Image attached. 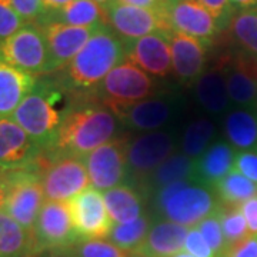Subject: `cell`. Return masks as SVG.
<instances>
[{
	"mask_svg": "<svg viewBox=\"0 0 257 257\" xmlns=\"http://www.w3.org/2000/svg\"><path fill=\"white\" fill-rule=\"evenodd\" d=\"M136 257H138V256H136Z\"/></svg>",
	"mask_w": 257,
	"mask_h": 257,
	"instance_id": "obj_52",
	"label": "cell"
},
{
	"mask_svg": "<svg viewBox=\"0 0 257 257\" xmlns=\"http://www.w3.org/2000/svg\"><path fill=\"white\" fill-rule=\"evenodd\" d=\"M173 2H176V0H156V3L160 6V8H166V6L172 5Z\"/></svg>",
	"mask_w": 257,
	"mask_h": 257,
	"instance_id": "obj_49",
	"label": "cell"
},
{
	"mask_svg": "<svg viewBox=\"0 0 257 257\" xmlns=\"http://www.w3.org/2000/svg\"><path fill=\"white\" fill-rule=\"evenodd\" d=\"M220 257H257V234H248L243 240L226 247Z\"/></svg>",
	"mask_w": 257,
	"mask_h": 257,
	"instance_id": "obj_40",
	"label": "cell"
},
{
	"mask_svg": "<svg viewBox=\"0 0 257 257\" xmlns=\"http://www.w3.org/2000/svg\"><path fill=\"white\" fill-rule=\"evenodd\" d=\"M230 100L247 104L257 97V64L247 57L237 56L223 62Z\"/></svg>",
	"mask_w": 257,
	"mask_h": 257,
	"instance_id": "obj_22",
	"label": "cell"
},
{
	"mask_svg": "<svg viewBox=\"0 0 257 257\" xmlns=\"http://www.w3.org/2000/svg\"><path fill=\"white\" fill-rule=\"evenodd\" d=\"M37 253L33 233L0 209V257H33Z\"/></svg>",
	"mask_w": 257,
	"mask_h": 257,
	"instance_id": "obj_24",
	"label": "cell"
},
{
	"mask_svg": "<svg viewBox=\"0 0 257 257\" xmlns=\"http://www.w3.org/2000/svg\"><path fill=\"white\" fill-rule=\"evenodd\" d=\"M230 145L239 150L257 149V116L248 110H234L224 121Z\"/></svg>",
	"mask_w": 257,
	"mask_h": 257,
	"instance_id": "obj_28",
	"label": "cell"
},
{
	"mask_svg": "<svg viewBox=\"0 0 257 257\" xmlns=\"http://www.w3.org/2000/svg\"><path fill=\"white\" fill-rule=\"evenodd\" d=\"M196 229L202 233L203 239L206 240L209 247L213 250L214 256L220 257L223 251L226 250V241H224L223 230H221L219 210L210 214L209 217H206L203 221H200L196 226Z\"/></svg>",
	"mask_w": 257,
	"mask_h": 257,
	"instance_id": "obj_36",
	"label": "cell"
},
{
	"mask_svg": "<svg viewBox=\"0 0 257 257\" xmlns=\"http://www.w3.org/2000/svg\"><path fill=\"white\" fill-rule=\"evenodd\" d=\"M40 179L50 202H69L90 186L83 159L74 156L52 157L40 170Z\"/></svg>",
	"mask_w": 257,
	"mask_h": 257,
	"instance_id": "obj_9",
	"label": "cell"
},
{
	"mask_svg": "<svg viewBox=\"0 0 257 257\" xmlns=\"http://www.w3.org/2000/svg\"><path fill=\"white\" fill-rule=\"evenodd\" d=\"M59 100L60 92L56 86L49 82H36L35 89L10 117L28 133L40 150L47 152L52 147L56 133L63 121V111L56 107Z\"/></svg>",
	"mask_w": 257,
	"mask_h": 257,
	"instance_id": "obj_3",
	"label": "cell"
},
{
	"mask_svg": "<svg viewBox=\"0 0 257 257\" xmlns=\"http://www.w3.org/2000/svg\"><path fill=\"white\" fill-rule=\"evenodd\" d=\"M116 132V117L109 109L99 106L77 107L64 114L52 147L53 157H83L111 140Z\"/></svg>",
	"mask_w": 257,
	"mask_h": 257,
	"instance_id": "obj_2",
	"label": "cell"
},
{
	"mask_svg": "<svg viewBox=\"0 0 257 257\" xmlns=\"http://www.w3.org/2000/svg\"><path fill=\"white\" fill-rule=\"evenodd\" d=\"M170 53H172V72L183 83L197 82L204 73L207 45L194 37L182 33H167Z\"/></svg>",
	"mask_w": 257,
	"mask_h": 257,
	"instance_id": "obj_17",
	"label": "cell"
},
{
	"mask_svg": "<svg viewBox=\"0 0 257 257\" xmlns=\"http://www.w3.org/2000/svg\"><path fill=\"white\" fill-rule=\"evenodd\" d=\"M256 153H257V152H256Z\"/></svg>",
	"mask_w": 257,
	"mask_h": 257,
	"instance_id": "obj_53",
	"label": "cell"
},
{
	"mask_svg": "<svg viewBox=\"0 0 257 257\" xmlns=\"http://www.w3.org/2000/svg\"><path fill=\"white\" fill-rule=\"evenodd\" d=\"M12 5L26 25H39L46 13L43 0H12Z\"/></svg>",
	"mask_w": 257,
	"mask_h": 257,
	"instance_id": "obj_38",
	"label": "cell"
},
{
	"mask_svg": "<svg viewBox=\"0 0 257 257\" xmlns=\"http://www.w3.org/2000/svg\"><path fill=\"white\" fill-rule=\"evenodd\" d=\"M150 227L152 226L149 217L142 216L130 223L113 224L109 237L113 241V244L135 256L139 248L142 247V244L145 243Z\"/></svg>",
	"mask_w": 257,
	"mask_h": 257,
	"instance_id": "obj_31",
	"label": "cell"
},
{
	"mask_svg": "<svg viewBox=\"0 0 257 257\" xmlns=\"http://www.w3.org/2000/svg\"><path fill=\"white\" fill-rule=\"evenodd\" d=\"M157 206L169 221L187 229L196 227L220 207L209 187L192 183L190 179L159 189Z\"/></svg>",
	"mask_w": 257,
	"mask_h": 257,
	"instance_id": "obj_4",
	"label": "cell"
},
{
	"mask_svg": "<svg viewBox=\"0 0 257 257\" xmlns=\"http://www.w3.org/2000/svg\"><path fill=\"white\" fill-rule=\"evenodd\" d=\"M36 77L0 59V119L12 114L36 86Z\"/></svg>",
	"mask_w": 257,
	"mask_h": 257,
	"instance_id": "obj_20",
	"label": "cell"
},
{
	"mask_svg": "<svg viewBox=\"0 0 257 257\" xmlns=\"http://www.w3.org/2000/svg\"><path fill=\"white\" fill-rule=\"evenodd\" d=\"M6 197L3 210L22 227L33 233L39 213L46 202L40 172L35 167L3 172Z\"/></svg>",
	"mask_w": 257,
	"mask_h": 257,
	"instance_id": "obj_5",
	"label": "cell"
},
{
	"mask_svg": "<svg viewBox=\"0 0 257 257\" xmlns=\"http://www.w3.org/2000/svg\"><path fill=\"white\" fill-rule=\"evenodd\" d=\"M56 257H74L73 254H64V251H59V256Z\"/></svg>",
	"mask_w": 257,
	"mask_h": 257,
	"instance_id": "obj_51",
	"label": "cell"
},
{
	"mask_svg": "<svg viewBox=\"0 0 257 257\" xmlns=\"http://www.w3.org/2000/svg\"><path fill=\"white\" fill-rule=\"evenodd\" d=\"M127 60L143 72L165 77L172 72V53L167 33H153L127 45Z\"/></svg>",
	"mask_w": 257,
	"mask_h": 257,
	"instance_id": "obj_18",
	"label": "cell"
},
{
	"mask_svg": "<svg viewBox=\"0 0 257 257\" xmlns=\"http://www.w3.org/2000/svg\"><path fill=\"white\" fill-rule=\"evenodd\" d=\"M40 147L12 119H0V170L12 172L35 167Z\"/></svg>",
	"mask_w": 257,
	"mask_h": 257,
	"instance_id": "obj_14",
	"label": "cell"
},
{
	"mask_svg": "<svg viewBox=\"0 0 257 257\" xmlns=\"http://www.w3.org/2000/svg\"><path fill=\"white\" fill-rule=\"evenodd\" d=\"M120 5H127L135 8H143V9H159L160 6L156 3V0H113Z\"/></svg>",
	"mask_w": 257,
	"mask_h": 257,
	"instance_id": "obj_44",
	"label": "cell"
},
{
	"mask_svg": "<svg viewBox=\"0 0 257 257\" xmlns=\"http://www.w3.org/2000/svg\"><path fill=\"white\" fill-rule=\"evenodd\" d=\"M196 94L203 107L211 113H220L227 107L229 94H227L223 62L210 70H206L197 79Z\"/></svg>",
	"mask_w": 257,
	"mask_h": 257,
	"instance_id": "obj_27",
	"label": "cell"
},
{
	"mask_svg": "<svg viewBox=\"0 0 257 257\" xmlns=\"http://www.w3.org/2000/svg\"><path fill=\"white\" fill-rule=\"evenodd\" d=\"M193 162L186 155H172L153 172V184L162 189L167 184L187 180L193 176Z\"/></svg>",
	"mask_w": 257,
	"mask_h": 257,
	"instance_id": "obj_32",
	"label": "cell"
},
{
	"mask_svg": "<svg viewBox=\"0 0 257 257\" xmlns=\"http://www.w3.org/2000/svg\"><path fill=\"white\" fill-rule=\"evenodd\" d=\"M250 234H257V194L240 204Z\"/></svg>",
	"mask_w": 257,
	"mask_h": 257,
	"instance_id": "obj_43",
	"label": "cell"
},
{
	"mask_svg": "<svg viewBox=\"0 0 257 257\" xmlns=\"http://www.w3.org/2000/svg\"><path fill=\"white\" fill-rule=\"evenodd\" d=\"M214 133V124L210 120L200 119L189 124L186 128L182 140V150L187 157L202 156L209 147L211 138Z\"/></svg>",
	"mask_w": 257,
	"mask_h": 257,
	"instance_id": "obj_33",
	"label": "cell"
},
{
	"mask_svg": "<svg viewBox=\"0 0 257 257\" xmlns=\"http://www.w3.org/2000/svg\"><path fill=\"white\" fill-rule=\"evenodd\" d=\"M233 10H247L257 8V0H230Z\"/></svg>",
	"mask_w": 257,
	"mask_h": 257,
	"instance_id": "obj_45",
	"label": "cell"
},
{
	"mask_svg": "<svg viewBox=\"0 0 257 257\" xmlns=\"http://www.w3.org/2000/svg\"><path fill=\"white\" fill-rule=\"evenodd\" d=\"M153 92V79L127 59L117 64L97 87L100 100L114 116H119L136 103L150 99L155 94Z\"/></svg>",
	"mask_w": 257,
	"mask_h": 257,
	"instance_id": "obj_6",
	"label": "cell"
},
{
	"mask_svg": "<svg viewBox=\"0 0 257 257\" xmlns=\"http://www.w3.org/2000/svg\"><path fill=\"white\" fill-rule=\"evenodd\" d=\"M127 45L117 37L109 26L96 29L82 50L63 67L64 89L97 90L104 77L124 62Z\"/></svg>",
	"mask_w": 257,
	"mask_h": 257,
	"instance_id": "obj_1",
	"label": "cell"
},
{
	"mask_svg": "<svg viewBox=\"0 0 257 257\" xmlns=\"http://www.w3.org/2000/svg\"><path fill=\"white\" fill-rule=\"evenodd\" d=\"M107 213L114 224H124L143 216V200L133 187L117 186L103 193Z\"/></svg>",
	"mask_w": 257,
	"mask_h": 257,
	"instance_id": "obj_26",
	"label": "cell"
},
{
	"mask_svg": "<svg viewBox=\"0 0 257 257\" xmlns=\"http://www.w3.org/2000/svg\"><path fill=\"white\" fill-rule=\"evenodd\" d=\"M189 229L173 221H159L153 224L145 243L135 254L138 257H172L183 251Z\"/></svg>",
	"mask_w": 257,
	"mask_h": 257,
	"instance_id": "obj_21",
	"label": "cell"
},
{
	"mask_svg": "<svg viewBox=\"0 0 257 257\" xmlns=\"http://www.w3.org/2000/svg\"><path fill=\"white\" fill-rule=\"evenodd\" d=\"M26 23L15 10L12 0H0V43L15 35Z\"/></svg>",
	"mask_w": 257,
	"mask_h": 257,
	"instance_id": "obj_37",
	"label": "cell"
},
{
	"mask_svg": "<svg viewBox=\"0 0 257 257\" xmlns=\"http://www.w3.org/2000/svg\"><path fill=\"white\" fill-rule=\"evenodd\" d=\"M5 197H6V186H5V177H3V172L0 170V209H3V204H5Z\"/></svg>",
	"mask_w": 257,
	"mask_h": 257,
	"instance_id": "obj_47",
	"label": "cell"
},
{
	"mask_svg": "<svg viewBox=\"0 0 257 257\" xmlns=\"http://www.w3.org/2000/svg\"><path fill=\"white\" fill-rule=\"evenodd\" d=\"M172 107L163 99H146L120 113L119 117L127 127L136 130H155L170 119Z\"/></svg>",
	"mask_w": 257,
	"mask_h": 257,
	"instance_id": "obj_25",
	"label": "cell"
},
{
	"mask_svg": "<svg viewBox=\"0 0 257 257\" xmlns=\"http://www.w3.org/2000/svg\"><path fill=\"white\" fill-rule=\"evenodd\" d=\"M72 0H43V5H45V9H46V13H52V12H56V10L62 9L64 8L67 3H70ZM45 13V15H46Z\"/></svg>",
	"mask_w": 257,
	"mask_h": 257,
	"instance_id": "obj_46",
	"label": "cell"
},
{
	"mask_svg": "<svg viewBox=\"0 0 257 257\" xmlns=\"http://www.w3.org/2000/svg\"><path fill=\"white\" fill-rule=\"evenodd\" d=\"M173 139L163 132L138 138L127 147V170L135 179H146L173 153Z\"/></svg>",
	"mask_w": 257,
	"mask_h": 257,
	"instance_id": "obj_15",
	"label": "cell"
},
{
	"mask_svg": "<svg viewBox=\"0 0 257 257\" xmlns=\"http://www.w3.org/2000/svg\"><path fill=\"white\" fill-rule=\"evenodd\" d=\"M197 2L202 3L203 6L216 18V20L220 23L221 29L229 23L230 18L234 12L230 5V0H197Z\"/></svg>",
	"mask_w": 257,
	"mask_h": 257,
	"instance_id": "obj_42",
	"label": "cell"
},
{
	"mask_svg": "<svg viewBox=\"0 0 257 257\" xmlns=\"http://www.w3.org/2000/svg\"><path fill=\"white\" fill-rule=\"evenodd\" d=\"M106 25L126 45L153 33H170L165 9H143L113 2L106 8Z\"/></svg>",
	"mask_w": 257,
	"mask_h": 257,
	"instance_id": "obj_8",
	"label": "cell"
},
{
	"mask_svg": "<svg viewBox=\"0 0 257 257\" xmlns=\"http://www.w3.org/2000/svg\"><path fill=\"white\" fill-rule=\"evenodd\" d=\"M56 22L76 28H100L106 25V9L93 0H72L62 9L46 13L42 23Z\"/></svg>",
	"mask_w": 257,
	"mask_h": 257,
	"instance_id": "obj_23",
	"label": "cell"
},
{
	"mask_svg": "<svg viewBox=\"0 0 257 257\" xmlns=\"http://www.w3.org/2000/svg\"><path fill=\"white\" fill-rule=\"evenodd\" d=\"M163 9L172 32L199 39L206 45L220 32V23L197 0H176Z\"/></svg>",
	"mask_w": 257,
	"mask_h": 257,
	"instance_id": "obj_12",
	"label": "cell"
},
{
	"mask_svg": "<svg viewBox=\"0 0 257 257\" xmlns=\"http://www.w3.org/2000/svg\"><path fill=\"white\" fill-rule=\"evenodd\" d=\"M39 26L42 28L46 37L50 57V72L60 70L70 63L74 56L82 50V47L92 37L94 30L99 29L76 28L56 22H46Z\"/></svg>",
	"mask_w": 257,
	"mask_h": 257,
	"instance_id": "obj_16",
	"label": "cell"
},
{
	"mask_svg": "<svg viewBox=\"0 0 257 257\" xmlns=\"http://www.w3.org/2000/svg\"><path fill=\"white\" fill-rule=\"evenodd\" d=\"M214 189L221 204L227 206H240L241 203L257 194V184L234 169L226 177H223L214 186Z\"/></svg>",
	"mask_w": 257,
	"mask_h": 257,
	"instance_id": "obj_29",
	"label": "cell"
},
{
	"mask_svg": "<svg viewBox=\"0 0 257 257\" xmlns=\"http://www.w3.org/2000/svg\"><path fill=\"white\" fill-rule=\"evenodd\" d=\"M234 147L217 142L206 149L202 156L193 163V176L196 182L203 186H216L223 177L229 175L234 167Z\"/></svg>",
	"mask_w": 257,
	"mask_h": 257,
	"instance_id": "obj_19",
	"label": "cell"
},
{
	"mask_svg": "<svg viewBox=\"0 0 257 257\" xmlns=\"http://www.w3.org/2000/svg\"><path fill=\"white\" fill-rule=\"evenodd\" d=\"M74 257H132L116 244L101 239H79L70 248Z\"/></svg>",
	"mask_w": 257,
	"mask_h": 257,
	"instance_id": "obj_35",
	"label": "cell"
},
{
	"mask_svg": "<svg viewBox=\"0 0 257 257\" xmlns=\"http://www.w3.org/2000/svg\"><path fill=\"white\" fill-rule=\"evenodd\" d=\"M229 33L247 53L257 56V8L237 10L229 20Z\"/></svg>",
	"mask_w": 257,
	"mask_h": 257,
	"instance_id": "obj_30",
	"label": "cell"
},
{
	"mask_svg": "<svg viewBox=\"0 0 257 257\" xmlns=\"http://www.w3.org/2000/svg\"><path fill=\"white\" fill-rule=\"evenodd\" d=\"M219 217H220L221 230L226 241V247L243 240L248 236L247 223L241 213L240 206H227L220 204L219 207Z\"/></svg>",
	"mask_w": 257,
	"mask_h": 257,
	"instance_id": "obj_34",
	"label": "cell"
},
{
	"mask_svg": "<svg viewBox=\"0 0 257 257\" xmlns=\"http://www.w3.org/2000/svg\"><path fill=\"white\" fill-rule=\"evenodd\" d=\"M127 147V140L113 139L83 157L93 189L104 193L123 183L128 175Z\"/></svg>",
	"mask_w": 257,
	"mask_h": 257,
	"instance_id": "obj_11",
	"label": "cell"
},
{
	"mask_svg": "<svg viewBox=\"0 0 257 257\" xmlns=\"http://www.w3.org/2000/svg\"><path fill=\"white\" fill-rule=\"evenodd\" d=\"M0 59L32 76L50 73L46 37L39 25H25L2 42Z\"/></svg>",
	"mask_w": 257,
	"mask_h": 257,
	"instance_id": "obj_7",
	"label": "cell"
},
{
	"mask_svg": "<svg viewBox=\"0 0 257 257\" xmlns=\"http://www.w3.org/2000/svg\"><path fill=\"white\" fill-rule=\"evenodd\" d=\"M183 250L194 257H216L213 250L206 243V240L203 239L202 233L196 227L189 229V233H187L186 240H184Z\"/></svg>",
	"mask_w": 257,
	"mask_h": 257,
	"instance_id": "obj_39",
	"label": "cell"
},
{
	"mask_svg": "<svg viewBox=\"0 0 257 257\" xmlns=\"http://www.w3.org/2000/svg\"><path fill=\"white\" fill-rule=\"evenodd\" d=\"M33 237L39 253L43 250L59 253L73 247L80 237L74 229L69 203L46 200L39 213Z\"/></svg>",
	"mask_w": 257,
	"mask_h": 257,
	"instance_id": "obj_10",
	"label": "cell"
},
{
	"mask_svg": "<svg viewBox=\"0 0 257 257\" xmlns=\"http://www.w3.org/2000/svg\"><path fill=\"white\" fill-rule=\"evenodd\" d=\"M233 169L257 184V153H253V152L237 153Z\"/></svg>",
	"mask_w": 257,
	"mask_h": 257,
	"instance_id": "obj_41",
	"label": "cell"
},
{
	"mask_svg": "<svg viewBox=\"0 0 257 257\" xmlns=\"http://www.w3.org/2000/svg\"><path fill=\"white\" fill-rule=\"evenodd\" d=\"M93 2H96L99 6L104 8V9H106V8H109L111 3H113V0H93Z\"/></svg>",
	"mask_w": 257,
	"mask_h": 257,
	"instance_id": "obj_48",
	"label": "cell"
},
{
	"mask_svg": "<svg viewBox=\"0 0 257 257\" xmlns=\"http://www.w3.org/2000/svg\"><path fill=\"white\" fill-rule=\"evenodd\" d=\"M172 257H194L192 256V254H189V253H186V251H180V253H177V254H175V256H172Z\"/></svg>",
	"mask_w": 257,
	"mask_h": 257,
	"instance_id": "obj_50",
	"label": "cell"
},
{
	"mask_svg": "<svg viewBox=\"0 0 257 257\" xmlns=\"http://www.w3.org/2000/svg\"><path fill=\"white\" fill-rule=\"evenodd\" d=\"M74 229L80 239H103L110 234L113 221L100 192L89 187L69 200Z\"/></svg>",
	"mask_w": 257,
	"mask_h": 257,
	"instance_id": "obj_13",
	"label": "cell"
}]
</instances>
